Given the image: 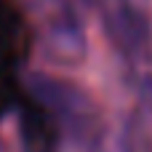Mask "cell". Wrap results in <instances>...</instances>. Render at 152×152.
<instances>
[{
    "label": "cell",
    "mask_w": 152,
    "mask_h": 152,
    "mask_svg": "<svg viewBox=\"0 0 152 152\" xmlns=\"http://www.w3.org/2000/svg\"><path fill=\"white\" fill-rule=\"evenodd\" d=\"M29 40H32L29 19L19 11L16 3L0 0V56L16 64L29 51Z\"/></svg>",
    "instance_id": "2"
},
{
    "label": "cell",
    "mask_w": 152,
    "mask_h": 152,
    "mask_svg": "<svg viewBox=\"0 0 152 152\" xmlns=\"http://www.w3.org/2000/svg\"><path fill=\"white\" fill-rule=\"evenodd\" d=\"M37 29L51 53L75 56L83 48V32H80L77 16L64 0H43L40 3Z\"/></svg>",
    "instance_id": "1"
},
{
    "label": "cell",
    "mask_w": 152,
    "mask_h": 152,
    "mask_svg": "<svg viewBox=\"0 0 152 152\" xmlns=\"http://www.w3.org/2000/svg\"><path fill=\"white\" fill-rule=\"evenodd\" d=\"M19 102V86L13 75V64L0 56V118Z\"/></svg>",
    "instance_id": "3"
}]
</instances>
